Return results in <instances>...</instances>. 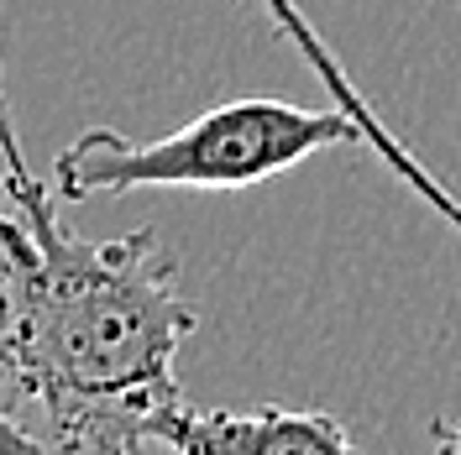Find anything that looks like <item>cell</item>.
I'll use <instances>...</instances> for the list:
<instances>
[{
	"instance_id": "obj_1",
	"label": "cell",
	"mask_w": 461,
	"mask_h": 455,
	"mask_svg": "<svg viewBox=\"0 0 461 455\" xmlns=\"http://www.w3.org/2000/svg\"><path fill=\"white\" fill-rule=\"evenodd\" d=\"M0 398L37 414L58 455H147L184 408L178 345L200 314L152 226L89 241L32 173L0 89Z\"/></svg>"
},
{
	"instance_id": "obj_2",
	"label": "cell",
	"mask_w": 461,
	"mask_h": 455,
	"mask_svg": "<svg viewBox=\"0 0 461 455\" xmlns=\"http://www.w3.org/2000/svg\"><path fill=\"white\" fill-rule=\"evenodd\" d=\"M367 147L362 126L330 105H288V100H226L194 115L168 137H126L111 126H89L53 157V189L58 200H121L137 189H204L230 194L252 189L278 173L299 168L304 157L330 147Z\"/></svg>"
},
{
	"instance_id": "obj_4",
	"label": "cell",
	"mask_w": 461,
	"mask_h": 455,
	"mask_svg": "<svg viewBox=\"0 0 461 455\" xmlns=\"http://www.w3.org/2000/svg\"><path fill=\"white\" fill-rule=\"evenodd\" d=\"M262 5L273 11L278 31H284L288 42H294V48L304 53V63L315 68V79L325 85L330 105H341V111L351 115L357 126H362V137H367V147H373L377 163H388V168L399 173L403 183H409V189H414V194H420V200L430 204L435 215H440V220H446V226H451V230L461 236V200L451 194V189H446V183H440V178H435L430 168H425V163H420V157H414V152H409V147L399 142V137H393V131H388V126H383V120H377V111L367 105V94L351 85V74H346L341 63H336V53H330V48L320 42V31L310 27V22H304V11H299L294 0H262Z\"/></svg>"
},
{
	"instance_id": "obj_6",
	"label": "cell",
	"mask_w": 461,
	"mask_h": 455,
	"mask_svg": "<svg viewBox=\"0 0 461 455\" xmlns=\"http://www.w3.org/2000/svg\"><path fill=\"white\" fill-rule=\"evenodd\" d=\"M430 440V455H461V424H435Z\"/></svg>"
},
{
	"instance_id": "obj_5",
	"label": "cell",
	"mask_w": 461,
	"mask_h": 455,
	"mask_svg": "<svg viewBox=\"0 0 461 455\" xmlns=\"http://www.w3.org/2000/svg\"><path fill=\"white\" fill-rule=\"evenodd\" d=\"M0 455H58V451H48V445L37 440V429L0 398Z\"/></svg>"
},
{
	"instance_id": "obj_3",
	"label": "cell",
	"mask_w": 461,
	"mask_h": 455,
	"mask_svg": "<svg viewBox=\"0 0 461 455\" xmlns=\"http://www.w3.org/2000/svg\"><path fill=\"white\" fill-rule=\"evenodd\" d=\"M173 455H357V440L341 419L320 408H173L158 424V440Z\"/></svg>"
}]
</instances>
